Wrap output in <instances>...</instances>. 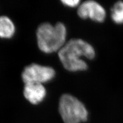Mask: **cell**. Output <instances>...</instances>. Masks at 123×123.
I'll use <instances>...</instances> for the list:
<instances>
[{"instance_id":"5b68a950","label":"cell","mask_w":123,"mask_h":123,"mask_svg":"<svg viewBox=\"0 0 123 123\" xmlns=\"http://www.w3.org/2000/svg\"><path fill=\"white\" fill-rule=\"evenodd\" d=\"M79 16L83 19L90 18L92 21L99 23L104 21L106 12L104 8L93 1H87L80 4L78 10Z\"/></svg>"},{"instance_id":"9c48e42d","label":"cell","mask_w":123,"mask_h":123,"mask_svg":"<svg viewBox=\"0 0 123 123\" xmlns=\"http://www.w3.org/2000/svg\"><path fill=\"white\" fill-rule=\"evenodd\" d=\"M61 2L65 6L73 8L78 6L80 4V1L79 0H63Z\"/></svg>"},{"instance_id":"8992f818","label":"cell","mask_w":123,"mask_h":123,"mask_svg":"<svg viewBox=\"0 0 123 123\" xmlns=\"http://www.w3.org/2000/svg\"><path fill=\"white\" fill-rule=\"evenodd\" d=\"M23 94L29 103L33 105H37L45 98L46 90L42 84L27 83L25 84Z\"/></svg>"},{"instance_id":"3957f363","label":"cell","mask_w":123,"mask_h":123,"mask_svg":"<svg viewBox=\"0 0 123 123\" xmlns=\"http://www.w3.org/2000/svg\"><path fill=\"white\" fill-rule=\"evenodd\" d=\"M59 110L65 123H80L87 120L88 113L85 107L71 95L65 94L62 96Z\"/></svg>"},{"instance_id":"52a82bcc","label":"cell","mask_w":123,"mask_h":123,"mask_svg":"<svg viewBox=\"0 0 123 123\" xmlns=\"http://www.w3.org/2000/svg\"><path fill=\"white\" fill-rule=\"evenodd\" d=\"M15 26L10 18L6 16L0 17V37L9 38L15 33Z\"/></svg>"},{"instance_id":"277c9868","label":"cell","mask_w":123,"mask_h":123,"mask_svg":"<svg viewBox=\"0 0 123 123\" xmlns=\"http://www.w3.org/2000/svg\"><path fill=\"white\" fill-rule=\"evenodd\" d=\"M55 75V70L50 67L32 64L25 68L22 74V78L25 84H43L52 80Z\"/></svg>"},{"instance_id":"6da1fadb","label":"cell","mask_w":123,"mask_h":123,"mask_svg":"<svg viewBox=\"0 0 123 123\" xmlns=\"http://www.w3.org/2000/svg\"><path fill=\"white\" fill-rule=\"evenodd\" d=\"M58 55L64 67L68 71L75 72L86 70L88 65L82 58L93 59L95 51L86 42L75 38L66 43L59 51Z\"/></svg>"},{"instance_id":"7a4b0ae2","label":"cell","mask_w":123,"mask_h":123,"mask_svg":"<svg viewBox=\"0 0 123 123\" xmlns=\"http://www.w3.org/2000/svg\"><path fill=\"white\" fill-rule=\"evenodd\" d=\"M67 30L62 23L53 25L48 23L41 24L37 29L38 48L42 51L50 53L60 50L66 44Z\"/></svg>"},{"instance_id":"ba28073f","label":"cell","mask_w":123,"mask_h":123,"mask_svg":"<svg viewBox=\"0 0 123 123\" xmlns=\"http://www.w3.org/2000/svg\"><path fill=\"white\" fill-rule=\"evenodd\" d=\"M111 18L117 24H123V2L118 1L111 9Z\"/></svg>"}]
</instances>
